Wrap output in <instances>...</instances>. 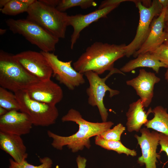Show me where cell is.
Returning <instances> with one entry per match:
<instances>
[{
	"label": "cell",
	"instance_id": "cell-23",
	"mask_svg": "<svg viewBox=\"0 0 168 168\" xmlns=\"http://www.w3.org/2000/svg\"><path fill=\"white\" fill-rule=\"evenodd\" d=\"M97 5L96 2L93 0H60L56 8L60 12H64L67 9L75 7L86 9Z\"/></svg>",
	"mask_w": 168,
	"mask_h": 168
},
{
	"label": "cell",
	"instance_id": "cell-28",
	"mask_svg": "<svg viewBox=\"0 0 168 168\" xmlns=\"http://www.w3.org/2000/svg\"><path fill=\"white\" fill-rule=\"evenodd\" d=\"M159 144L161 146L160 152H164L168 157V135L159 133Z\"/></svg>",
	"mask_w": 168,
	"mask_h": 168
},
{
	"label": "cell",
	"instance_id": "cell-33",
	"mask_svg": "<svg viewBox=\"0 0 168 168\" xmlns=\"http://www.w3.org/2000/svg\"><path fill=\"white\" fill-rule=\"evenodd\" d=\"M164 28L165 40L168 39V21L165 22Z\"/></svg>",
	"mask_w": 168,
	"mask_h": 168
},
{
	"label": "cell",
	"instance_id": "cell-6",
	"mask_svg": "<svg viewBox=\"0 0 168 168\" xmlns=\"http://www.w3.org/2000/svg\"><path fill=\"white\" fill-rule=\"evenodd\" d=\"M14 93L19 104L20 111L29 116L33 125L47 127L55 123L59 115L56 105L31 99L25 90Z\"/></svg>",
	"mask_w": 168,
	"mask_h": 168
},
{
	"label": "cell",
	"instance_id": "cell-15",
	"mask_svg": "<svg viewBox=\"0 0 168 168\" xmlns=\"http://www.w3.org/2000/svg\"><path fill=\"white\" fill-rule=\"evenodd\" d=\"M33 124L29 116L18 111H8L0 116V131L20 136L30 133Z\"/></svg>",
	"mask_w": 168,
	"mask_h": 168
},
{
	"label": "cell",
	"instance_id": "cell-11",
	"mask_svg": "<svg viewBox=\"0 0 168 168\" xmlns=\"http://www.w3.org/2000/svg\"><path fill=\"white\" fill-rule=\"evenodd\" d=\"M141 135H134L140 146L142 156L138 157V162L141 165L145 164L146 168H156L157 159L160 155L156 152L159 144V133L157 132L150 131L143 128L140 130Z\"/></svg>",
	"mask_w": 168,
	"mask_h": 168
},
{
	"label": "cell",
	"instance_id": "cell-34",
	"mask_svg": "<svg viewBox=\"0 0 168 168\" xmlns=\"http://www.w3.org/2000/svg\"><path fill=\"white\" fill-rule=\"evenodd\" d=\"M20 1L25 4L30 6L35 1V0H20Z\"/></svg>",
	"mask_w": 168,
	"mask_h": 168
},
{
	"label": "cell",
	"instance_id": "cell-9",
	"mask_svg": "<svg viewBox=\"0 0 168 168\" xmlns=\"http://www.w3.org/2000/svg\"><path fill=\"white\" fill-rule=\"evenodd\" d=\"M40 52L44 55L51 67L52 75L60 83L68 89L74 90L85 82L84 74L76 71L71 64L72 60L64 62L60 60L54 53Z\"/></svg>",
	"mask_w": 168,
	"mask_h": 168
},
{
	"label": "cell",
	"instance_id": "cell-2",
	"mask_svg": "<svg viewBox=\"0 0 168 168\" xmlns=\"http://www.w3.org/2000/svg\"><path fill=\"white\" fill-rule=\"evenodd\" d=\"M125 44H109L96 42L87 47L73 63L74 69L84 74L91 71L98 75L114 69V63L125 56Z\"/></svg>",
	"mask_w": 168,
	"mask_h": 168
},
{
	"label": "cell",
	"instance_id": "cell-35",
	"mask_svg": "<svg viewBox=\"0 0 168 168\" xmlns=\"http://www.w3.org/2000/svg\"><path fill=\"white\" fill-rule=\"evenodd\" d=\"M10 0H0V9L3 8L9 2Z\"/></svg>",
	"mask_w": 168,
	"mask_h": 168
},
{
	"label": "cell",
	"instance_id": "cell-29",
	"mask_svg": "<svg viewBox=\"0 0 168 168\" xmlns=\"http://www.w3.org/2000/svg\"><path fill=\"white\" fill-rule=\"evenodd\" d=\"M134 0H106L102 1L98 9L115 5H119L120 3L126 1L133 2Z\"/></svg>",
	"mask_w": 168,
	"mask_h": 168
},
{
	"label": "cell",
	"instance_id": "cell-18",
	"mask_svg": "<svg viewBox=\"0 0 168 168\" xmlns=\"http://www.w3.org/2000/svg\"><path fill=\"white\" fill-rule=\"evenodd\" d=\"M144 107L140 99L130 104L126 113V125L128 132H139L142 126L148 121V116L150 113H152V110L150 107L146 112L144 110Z\"/></svg>",
	"mask_w": 168,
	"mask_h": 168
},
{
	"label": "cell",
	"instance_id": "cell-12",
	"mask_svg": "<svg viewBox=\"0 0 168 168\" xmlns=\"http://www.w3.org/2000/svg\"><path fill=\"white\" fill-rule=\"evenodd\" d=\"M160 80L154 73L142 69L139 70L136 77L127 81L126 83L135 89L144 107H147L151 103L153 97L154 85Z\"/></svg>",
	"mask_w": 168,
	"mask_h": 168
},
{
	"label": "cell",
	"instance_id": "cell-22",
	"mask_svg": "<svg viewBox=\"0 0 168 168\" xmlns=\"http://www.w3.org/2000/svg\"><path fill=\"white\" fill-rule=\"evenodd\" d=\"M0 107L8 111L20 110L19 102L15 94L0 86Z\"/></svg>",
	"mask_w": 168,
	"mask_h": 168
},
{
	"label": "cell",
	"instance_id": "cell-37",
	"mask_svg": "<svg viewBox=\"0 0 168 168\" xmlns=\"http://www.w3.org/2000/svg\"><path fill=\"white\" fill-rule=\"evenodd\" d=\"M165 22L168 21V7L166 9L165 14Z\"/></svg>",
	"mask_w": 168,
	"mask_h": 168
},
{
	"label": "cell",
	"instance_id": "cell-4",
	"mask_svg": "<svg viewBox=\"0 0 168 168\" xmlns=\"http://www.w3.org/2000/svg\"><path fill=\"white\" fill-rule=\"evenodd\" d=\"M27 19L39 25L59 39L64 38L68 16L56 7L47 5L39 0L29 6Z\"/></svg>",
	"mask_w": 168,
	"mask_h": 168
},
{
	"label": "cell",
	"instance_id": "cell-38",
	"mask_svg": "<svg viewBox=\"0 0 168 168\" xmlns=\"http://www.w3.org/2000/svg\"><path fill=\"white\" fill-rule=\"evenodd\" d=\"M7 31V30L6 29H0V34L2 35L4 34Z\"/></svg>",
	"mask_w": 168,
	"mask_h": 168
},
{
	"label": "cell",
	"instance_id": "cell-19",
	"mask_svg": "<svg viewBox=\"0 0 168 168\" xmlns=\"http://www.w3.org/2000/svg\"><path fill=\"white\" fill-rule=\"evenodd\" d=\"M139 67L152 68L158 73L160 68H168L165 64L157 59L150 52L138 55L135 58L131 60L119 69L123 73L128 72Z\"/></svg>",
	"mask_w": 168,
	"mask_h": 168
},
{
	"label": "cell",
	"instance_id": "cell-24",
	"mask_svg": "<svg viewBox=\"0 0 168 168\" xmlns=\"http://www.w3.org/2000/svg\"><path fill=\"white\" fill-rule=\"evenodd\" d=\"M29 6L22 2L20 0H10L0 11L3 14L16 15L27 12Z\"/></svg>",
	"mask_w": 168,
	"mask_h": 168
},
{
	"label": "cell",
	"instance_id": "cell-31",
	"mask_svg": "<svg viewBox=\"0 0 168 168\" xmlns=\"http://www.w3.org/2000/svg\"><path fill=\"white\" fill-rule=\"evenodd\" d=\"M44 4L49 6L56 7L58 5L59 0H39Z\"/></svg>",
	"mask_w": 168,
	"mask_h": 168
},
{
	"label": "cell",
	"instance_id": "cell-13",
	"mask_svg": "<svg viewBox=\"0 0 168 168\" xmlns=\"http://www.w3.org/2000/svg\"><path fill=\"white\" fill-rule=\"evenodd\" d=\"M25 90L31 99L52 105H56L63 97L61 87L51 79L41 81Z\"/></svg>",
	"mask_w": 168,
	"mask_h": 168
},
{
	"label": "cell",
	"instance_id": "cell-21",
	"mask_svg": "<svg viewBox=\"0 0 168 168\" xmlns=\"http://www.w3.org/2000/svg\"><path fill=\"white\" fill-rule=\"evenodd\" d=\"M95 139L96 145L106 149L114 151L119 154L124 153L128 156H134L137 155L136 151L126 147L120 141L106 140L100 135L96 136Z\"/></svg>",
	"mask_w": 168,
	"mask_h": 168
},
{
	"label": "cell",
	"instance_id": "cell-8",
	"mask_svg": "<svg viewBox=\"0 0 168 168\" xmlns=\"http://www.w3.org/2000/svg\"><path fill=\"white\" fill-rule=\"evenodd\" d=\"M133 2L138 9L140 18L135 37L125 47V56L128 58L139 49L144 43L150 33L152 21L159 15L163 9L158 0H153L148 7L143 5L140 1L134 0Z\"/></svg>",
	"mask_w": 168,
	"mask_h": 168
},
{
	"label": "cell",
	"instance_id": "cell-41",
	"mask_svg": "<svg viewBox=\"0 0 168 168\" xmlns=\"http://www.w3.org/2000/svg\"></svg>",
	"mask_w": 168,
	"mask_h": 168
},
{
	"label": "cell",
	"instance_id": "cell-26",
	"mask_svg": "<svg viewBox=\"0 0 168 168\" xmlns=\"http://www.w3.org/2000/svg\"><path fill=\"white\" fill-rule=\"evenodd\" d=\"M125 130V127L119 123L112 129H110L100 135L103 138L107 140L120 141L121 135Z\"/></svg>",
	"mask_w": 168,
	"mask_h": 168
},
{
	"label": "cell",
	"instance_id": "cell-1",
	"mask_svg": "<svg viewBox=\"0 0 168 168\" xmlns=\"http://www.w3.org/2000/svg\"><path fill=\"white\" fill-rule=\"evenodd\" d=\"M61 120L63 122H75L79 126L78 130L68 136H61L50 130L47 131V135L52 139L51 144L54 148L62 150L66 146L74 153L82 150L85 147L89 149L91 147L90 138L100 135L110 129L114 124L111 121L100 123L87 121L82 118L78 111L72 108L62 117Z\"/></svg>",
	"mask_w": 168,
	"mask_h": 168
},
{
	"label": "cell",
	"instance_id": "cell-39",
	"mask_svg": "<svg viewBox=\"0 0 168 168\" xmlns=\"http://www.w3.org/2000/svg\"><path fill=\"white\" fill-rule=\"evenodd\" d=\"M165 77L168 83V69H167L165 73Z\"/></svg>",
	"mask_w": 168,
	"mask_h": 168
},
{
	"label": "cell",
	"instance_id": "cell-10",
	"mask_svg": "<svg viewBox=\"0 0 168 168\" xmlns=\"http://www.w3.org/2000/svg\"><path fill=\"white\" fill-rule=\"evenodd\" d=\"M14 59L40 81L50 79L53 71L45 56L40 52L27 50L13 55Z\"/></svg>",
	"mask_w": 168,
	"mask_h": 168
},
{
	"label": "cell",
	"instance_id": "cell-17",
	"mask_svg": "<svg viewBox=\"0 0 168 168\" xmlns=\"http://www.w3.org/2000/svg\"><path fill=\"white\" fill-rule=\"evenodd\" d=\"M0 148L19 163L28 156L26 147L20 135L0 131Z\"/></svg>",
	"mask_w": 168,
	"mask_h": 168
},
{
	"label": "cell",
	"instance_id": "cell-36",
	"mask_svg": "<svg viewBox=\"0 0 168 168\" xmlns=\"http://www.w3.org/2000/svg\"><path fill=\"white\" fill-rule=\"evenodd\" d=\"M8 111L5 109L0 107V116H2L8 112Z\"/></svg>",
	"mask_w": 168,
	"mask_h": 168
},
{
	"label": "cell",
	"instance_id": "cell-14",
	"mask_svg": "<svg viewBox=\"0 0 168 168\" xmlns=\"http://www.w3.org/2000/svg\"><path fill=\"white\" fill-rule=\"evenodd\" d=\"M119 6L115 5L101 9H98L86 14H77L74 15H68V25L71 26L73 30L70 40L71 49H73L82 30L100 19L106 17L110 12Z\"/></svg>",
	"mask_w": 168,
	"mask_h": 168
},
{
	"label": "cell",
	"instance_id": "cell-25",
	"mask_svg": "<svg viewBox=\"0 0 168 168\" xmlns=\"http://www.w3.org/2000/svg\"><path fill=\"white\" fill-rule=\"evenodd\" d=\"M40 161L41 164L39 166H35L28 163L26 160L19 163L13 159H10V165L9 168H52V161L49 157L40 158Z\"/></svg>",
	"mask_w": 168,
	"mask_h": 168
},
{
	"label": "cell",
	"instance_id": "cell-7",
	"mask_svg": "<svg viewBox=\"0 0 168 168\" xmlns=\"http://www.w3.org/2000/svg\"><path fill=\"white\" fill-rule=\"evenodd\" d=\"M115 73L124 75L120 69L115 68L110 71L104 77L101 78L99 75L91 71L84 73L89 83V86L86 92L88 96L87 102L90 105L97 106L103 122L107 121L108 116V110L104 103V99L106 92H109V97L112 98L119 94V91L110 88L105 82L110 76Z\"/></svg>",
	"mask_w": 168,
	"mask_h": 168
},
{
	"label": "cell",
	"instance_id": "cell-5",
	"mask_svg": "<svg viewBox=\"0 0 168 168\" xmlns=\"http://www.w3.org/2000/svg\"><path fill=\"white\" fill-rule=\"evenodd\" d=\"M6 22L9 29L14 34L22 35L41 51H54L59 39L52 34L36 23L27 19L7 20Z\"/></svg>",
	"mask_w": 168,
	"mask_h": 168
},
{
	"label": "cell",
	"instance_id": "cell-16",
	"mask_svg": "<svg viewBox=\"0 0 168 168\" xmlns=\"http://www.w3.org/2000/svg\"><path fill=\"white\" fill-rule=\"evenodd\" d=\"M166 9L163 8L159 15L152 21L148 36L140 49L133 54L134 58L140 54L152 52L164 43L166 40L164 28Z\"/></svg>",
	"mask_w": 168,
	"mask_h": 168
},
{
	"label": "cell",
	"instance_id": "cell-40",
	"mask_svg": "<svg viewBox=\"0 0 168 168\" xmlns=\"http://www.w3.org/2000/svg\"><path fill=\"white\" fill-rule=\"evenodd\" d=\"M164 44H168V39L166 40L164 42Z\"/></svg>",
	"mask_w": 168,
	"mask_h": 168
},
{
	"label": "cell",
	"instance_id": "cell-20",
	"mask_svg": "<svg viewBox=\"0 0 168 168\" xmlns=\"http://www.w3.org/2000/svg\"><path fill=\"white\" fill-rule=\"evenodd\" d=\"M154 117L145 124L147 128H152L168 135V113L167 109L158 105L152 110Z\"/></svg>",
	"mask_w": 168,
	"mask_h": 168
},
{
	"label": "cell",
	"instance_id": "cell-30",
	"mask_svg": "<svg viewBox=\"0 0 168 168\" xmlns=\"http://www.w3.org/2000/svg\"><path fill=\"white\" fill-rule=\"evenodd\" d=\"M76 161L78 168H85L86 160L85 158L78 156L77 158Z\"/></svg>",
	"mask_w": 168,
	"mask_h": 168
},
{
	"label": "cell",
	"instance_id": "cell-3",
	"mask_svg": "<svg viewBox=\"0 0 168 168\" xmlns=\"http://www.w3.org/2000/svg\"><path fill=\"white\" fill-rule=\"evenodd\" d=\"M13 55L0 51V86L14 93L26 90L41 81L15 60Z\"/></svg>",
	"mask_w": 168,
	"mask_h": 168
},
{
	"label": "cell",
	"instance_id": "cell-27",
	"mask_svg": "<svg viewBox=\"0 0 168 168\" xmlns=\"http://www.w3.org/2000/svg\"><path fill=\"white\" fill-rule=\"evenodd\" d=\"M150 53L168 68V44L163 43L154 51Z\"/></svg>",
	"mask_w": 168,
	"mask_h": 168
},
{
	"label": "cell",
	"instance_id": "cell-32",
	"mask_svg": "<svg viewBox=\"0 0 168 168\" xmlns=\"http://www.w3.org/2000/svg\"><path fill=\"white\" fill-rule=\"evenodd\" d=\"M158 2L163 8L167 7L168 0H158Z\"/></svg>",
	"mask_w": 168,
	"mask_h": 168
}]
</instances>
